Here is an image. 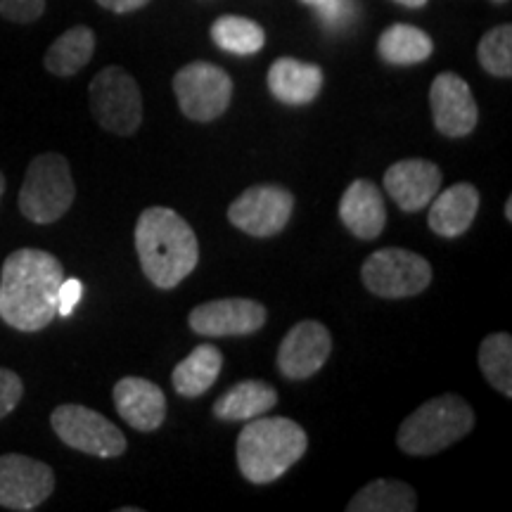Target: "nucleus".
I'll return each mask as SVG.
<instances>
[{"label":"nucleus","mask_w":512,"mask_h":512,"mask_svg":"<svg viewBox=\"0 0 512 512\" xmlns=\"http://www.w3.org/2000/svg\"><path fill=\"white\" fill-rule=\"evenodd\" d=\"M53 432L74 451L88 453L95 458H119L126 453L124 432L93 408L79 403H64L50 415Z\"/></svg>","instance_id":"nucleus-8"},{"label":"nucleus","mask_w":512,"mask_h":512,"mask_svg":"<svg viewBox=\"0 0 512 512\" xmlns=\"http://www.w3.org/2000/svg\"><path fill=\"white\" fill-rule=\"evenodd\" d=\"M76 185L67 157L57 152L34 157L19 190V211L24 219L38 226L60 221L72 209Z\"/></svg>","instance_id":"nucleus-5"},{"label":"nucleus","mask_w":512,"mask_h":512,"mask_svg":"<svg viewBox=\"0 0 512 512\" xmlns=\"http://www.w3.org/2000/svg\"><path fill=\"white\" fill-rule=\"evenodd\" d=\"M316 12H318L320 22L325 24V29L339 31L354 22L356 3L354 0H325L323 5H318Z\"/></svg>","instance_id":"nucleus-28"},{"label":"nucleus","mask_w":512,"mask_h":512,"mask_svg":"<svg viewBox=\"0 0 512 512\" xmlns=\"http://www.w3.org/2000/svg\"><path fill=\"white\" fill-rule=\"evenodd\" d=\"M24 396V382L17 373L0 368V420L10 415L19 406Z\"/></svg>","instance_id":"nucleus-30"},{"label":"nucleus","mask_w":512,"mask_h":512,"mask_svg":"<svg viewBox=\"0 0 512 512\" xmlns=\"http://www.w3.org/2000/svg\"><path fill=\"white\" fill-rule=\"evenodd\" d=\"M278 392L261 380H245L226 389L214 403V415L226 422H247L275 408Z\"/></svg>","instance_id":"nucleus-20"},{"label":"nucleus","mask_w":512,"mask_h":512,"mask_svg":"<svg viewBox=\"0 0 512 512\" xmlns=\"http://www.w3.org/2000/svg\"><path fill=\"white\" fill-rule=\"evenodd\" d=\"M242 427L235 458L242 477L252 484H271L299 463L309 448L304 427L290 418H254Z\"/></svg>","instance_id":"nucleus-3"},{"label":"nucleus","mask_w":512,"mask_h":512,"mask_svg":"<svg viewBox=\"0 0 512 512\" xmlns=\"http://www.w3.org/2000/svg\"><path fill=\"white\" fill-rule=\"evenodd\" d=\"M366 290L382 299L418 297L432 283V266L425 256L387 247L370 254L361 268Z\"/></svg>","instance_id":"nucleus-7"},{"label":"nucleus","mask_w":512,"mask_h":512,"mask_svg":"<svg viewBox=\"0 0 512 512\" xmlns=\"http://www.w3.org/2000/svg\"><path fill=\"white\" fill-rule=\"evenodd\" d=\"M55 491V472L41 460L5 453L0 456V508L29 512Z\"/></svg>","instance_id":"nucleus-11"},{"label":"nucleus","mask_w":512,"mask_h":512,"mask_svg":"<svg viewBox=\"0 0 512 512\" xmlns=\"http://www.w3.org/2000/svg\"><path fill=\"white\" fill-rule=\"evenodd\" d=\"M95 53V34L88 27H74L57 38L53 46L48 48L43 64L50 74L67 76L79 74Z\"/></svg>","instance_id":"nucleus-23"},{"label":"nucleus","mask_w":512,"mask_h":512,"mask_svg":"<svg viewBox=\"0 0 512 512\" xmlns=\"http://www.w3.org/2000/svg\"><path fill=\"white\" fill-rule=\"evenodd\" d=\"M304 5H311V8H318V5H323L325 0H302Z\"/></svg>","instance_id":"nucleus-35"},{"label":"nucleus","mask_w":512,"mask_h":512,"mask_svg":"<svg viewBox=\"0 0 512 512\" xmlns=\"http://www.w3.org/2000/svg\"><path fill=\"white\" fill-rule=\"evenodd\" d=\"M441 169L427 159H401L384 174V190L396 202V207L408 211L425 209L441 190Z\"/></svg>","instance_id":"nucleus-15"},{"label":"nucleus","mask_w":512,"mask_h":512,"mask_svg":"<svg viewBox=\"0 0 512 512\" xmlns=\"http://www.w3.org/2000/svg\"><path fill=\"white\" fill-rule=\"evenodd\" d=\"M268 311L254 299L230 297L195 306L188 316L192 332L202 337H245L266 325Z\"/></svg>","instance_id":"nucleus-12"},{"label":"nucleus","mask_w":512,"mask_h":512,"mask_svg":"<svg viewBox=\"0 0 512 512\" xmlns=\"http://www.w3.org/2000/svg\"><path fill=\"white\" fill-rule=\"evenodd\" d=\"M323 88V69L318 64L280 57L268 69V91L283 105H309Z\"/></svg>","instance_id":"nucleus-19"},{"label":"nucleus","mask_w":512,"mask_h":512,"mask_svg":"<svg viewBox=\"0 0 512 512\" xmlns=\"http://www.w3.org/2000/svg\"><path fill=\"white\" fill-rule=\"evenodd\" d=\"M479 64L484 72L498 79H510L512 76V27L510 24H501L486 31L477 46Z\"/></svg>","instance_id":"nucleus-27"},{"label":"nucleus","mask_w":512,"mask_h":512,"mask_svg":"<svg viewBox=\"0 0 512 512\" xmlns=\"http://www.w3.org/2000/svg\"><path fill=\"white\" fill-rule=\"evenodd\" d=\"M136 249L140 268L159 290H174L200 261L195 230L181 214L166 207H150L138 216Z\"/></svg>","instance_id":"nucleus-2"},{"label":"nucleus","mask_w":512,"mask_h":512,"mask_svg":"<svg viewBox=\"0 0 512 512\" xmlns=\"http://www.w3.org/2000/svg\"><path fill=\"white\" fill-rule=\"evenodd\" d=\"M83 292H86V287H83L81 280L64 278L60 285V292H57V316L62 318L72 316L74 309L83 299Z\"/></svg>","instance_id":"nucleus-31"},{"label":"nucleus","mask_w":512,"mask_h":512,"mask_svg":"<svg viewBox=\"0 0 512 512\" xmlns=\"http://www.w3.org/2000/svg\"><path fill=\"white\" fill-rule=\"evenodd\" d=\"M505 219L512 221V197L508 202H505Z\"/></svg>","instance_id":"nucleus-34"},{"label":"nucleus","mask_w":512,"mask_h":512,"mask_svg":"<svg viewBox=\"0 0 512 512\" xmlns=\"http://www.w3.org/2000/svg\"><path fill=\"white\" fill-rule=\"evenodd\" d=\"M394 3L406 5V8H422V5H427V0H394Z\"/></svg>","instance_id":"nucleus-33"},{"label":"nucleus","mask_w":512,"mask_h":512,"mask_svg":"<svg viewBox=\"0 0 512 512\" xmlns=\"http://www.w3.org/2000/svg\"><path fill=\"white\" fill-rule=\"evenodd\" d=\"M211 41L233 55H254L264 48L266 34L247 17L223 15L211 24Z\"/></svg>","instance_id":"nucleus-25"},{"label":"nucleus","mask_w":512,"mask_h":512,"mask_svg":"<svg viewBox=\"0 0 512 512\" xmlns=\"http://www.w3.org/2000/svg\"><path fill=\"white\" fill-rule=\"evenodd\" d=\"M418 496L406 482L396 479H375L351 498L349 512H413Z\"/></svg>","instance_id":"nucleus-24"},{"label":"nucleus","mask_w":512,"mask_h":512,"mask_svg":"<svg viewBox=\"0 0 512 512\" xmlns=\"http://www.w3.org/2000/svg\"><path fill=\"white\" fill-rule=\"evenodd\" d=\"M64 280L60 261L43 249H17L0 271V318L19 332L48 328L57 316V292Z\"/></svg>","instance_id":"nucleus-1"},{"label":"nucleus","mask_w":512,"mask_h":512,"mask_svg":"<svg viewBox=\"0 0 512 512\" xmlns=\"http://www.w3.org/2000/svg\"><path fill=\"white\" fill-rule=\"evenodd\" d=\"M479 368L494 389L512 396V337L508 332H494L479 344Z\"/></svg>","instance_id":"nucleus-26"},{"label":"nucleus","mask_w":512,"mask_h":512,"mask_svg":"<svg viewBox=\"0 0 512 512\" xmlns=\"http://www.w3.org/2000/svg\"><path fill=\"white\" fill-rule=\"evenodd\" d=\"M294 195L280 185H252L228 207V221L252 238H273L292 219Z\"/></svg>","instance_id":"nucleus-10"},{"label":"nucleus","mask_w":512,"mask_h":512,"mask_svg":"<svg viewBox=\"0 0 512 512\" xmlns=\"http://www.w3.org/2000/svg\"><path fill=\"white\" fill-rule=\"evenodd\" d=\"M430 105L434 126L446 138H465L479 121L477 100L470 86L458 74L444 72L432 81Z\"/></svg>","instance_id":"nucleus-13"},{"label":"nucleus","mask_w":512,"mask_h":512,"mask_svg":"<svg viewBox=\"0 0 512 512\" xmlns=\"http://www.w3.org/2000/svg\"><path fill=\"white\" fill-rule=\"evenodd\" d=\"M332 351L328 328L318 320H302L287 332L278 349V370L287 380H309L325 366Z\"/></svg>","instance_id":"nucleus-14"},{"label":"nucleus","mask_w":512,"mask_h":512,"mask_svg":"<svg viewBox=\"0 0 512 512\" xmlns=\"http://www.w3.org/2000/svg\"><path fill=\"white\" fill-rule=\"evenodd\" d=\"M178 107L192 121L219 119L233 100V79L211 62H190L174 76Z\"/></svg>","instance_id":"nucleus-9"},{"label":"nucleus","mask_w":512,"mask_h":512,"mask_svg":"<svg viewBox=\"0 0 512 512\" xmlns=\"http://www.w3.org/2000/svg\"><path fill=\"white\" fill-rule=\"evenodd\" d=\"M91 112L100 128L114 136H133L143 124V95L136 79L121 67H105L93 76Z\"/></svg>","instance_id":"nucleus-6"},{"label":"nucleus","mask_w":512,"mask_h":512,"mask_svg":"<svg viewBox=\"0 0 512 512\" xmlns=\"http://www.w3.org/2000/svg\"><path fill=\"white\" fill-rule=\"evenodd\" d=\"M475 427L470 403L458 394H444L422 403L418 411L401 422L396 444L408 456H434L453 446Z\"/></svg>","instance_id":"nucleus-4"},{"label":"nucleus","mask_w":512,"mask_h":512,"mask_svg":"<svg viewBox=\"0 0 512 512\" xmlns=\"http://www.w3.org/2000/svg\"><path fill=\"white\" fill-rule=\"evenodd\" d=\"M339 219L358 240L380 238L387 226V209L380 188L366 178L351 183L339 200Z\"/></svg>","instance_id":"nucleus-17"},{"label":"nucleus","mask_w":512,"mask_h":512,"mask_svg":"<svg viewBox=\"0 0 512 512\" xmlns=\"http://www.w3.org/2000/svg\"><path fill=\"white\" fill-rule=\"evenodd\" d=\"M3 195H5V176L0 174V200H3Z\"/></svg>","instance_id":"nucleus-36"},{"label":"nucleus","mask_w":512,"mask_h":512,"mask_svg":"<svg viewBox=\"0 0 512 512\" xmlns=\"http://www.w3.org/2000/svg\"><path fill=\"white\" fill-rule=\"evenodd\" d=\"M95 3L102 5L105 10L117 12V15H126V12H136L140 8H145L150 0H95Z\"/></svg>","instance_id":"nucleus-32"},{"label":"nucleus","mask_w":512,"mask_h":512,"mask_svg":"<svg viewBox=\"0 0 512 512\" xmlns=\"http://www.w3.org/2000/svg\"><path fill=\"white\" fill-rule=\"evenodd\" d=\"M223 368L221 351L211 344H200L190 351L188 356L178 363L174 375V389L185 399H197V396L207 394L214 382L219 380Z\"/></svg>","instance_id":"nucleus-21"},{"label":"nucleus","mask_w":512,"mask_h":512,"mask_svg":"<svg viewBox=\"0 0 512 512\" xmlns=\"http://www.w3.org/2000/svg\"><path fill=\"white\" fill-rule=\"evenodd\" d=\"M434 43L425 31L413 24H392L382 31L377 41V53L387 64L396 67H411V64L425 62L432 55Z\"/></svg>","instance_id":"nucleus-22"},{"label":"nucleus","mask_w":512,"mask_h":512,"mask_svg":"<svg viewBox=\"0 0 512 512\" xmlns=\"http://www.w3.org/2000/svg\"><path fill=\"white\" fill-rule=\"evenodd\" d=\"M117 413L138 432H155L166 418V396L159 384L145 377H124L112 392Z\"/></svg>","instance_id":"nucleus-16"},{"label":"nucleus","mask_w":512,"mask_h":512,"mask_svg":"<svg viewBox=\"0 0 512 512\" xmlns=\"http://www.w3.org/2000/svg\"><path fill=\"white\" fill-rule=\"evenodd\" d=\"M46 12V0H0V15L15 24H31Z\"/></svg>","instance_id":"nucleus-29"},{"label":"nucleus","mask_w":512,"mask_h":512,"mask_svg":"<svg viewBox=\"0 0 512 512\" xmlns=\"http://www.w3.org/2000/svg\"><path fill=\"white\" fill-rule=\"evenodd\" d=\"M477 211L479 190L472 183H456L434 195L427 223L439 238H460L477 219Z\"/></svg>","instance_id":"nucleus-18"}]
</instances>
